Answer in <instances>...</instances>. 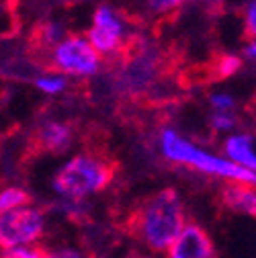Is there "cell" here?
I'll use <instances>...</instances> for the list:
<instances>
[{"label":"cell","instance_id":"cell-1","mask_svg":"<svg viewBox=\"0 0 256 258\" xmlns=\"http://www.w3.org/2000/svg\"><path fill=\"white\" fill-rule=\"evenodd\" d=\"M138 228L142 240L152 250H166L182 234L184 209L174 188H164L146 199L138 213Z\"/></svg>","mask_w":256,"mask_h":258},{"label":"cell","instance_id":"cell-2","mask_svg":"<svg viewBox=\"0 0 256 258\" xmlns=\"http://www.w3.org/2000/svg\"><path fill=\"white\" fill-rule=\"evenodd\" d=\"M115 174V166L99 156H76L63 166L53 180V188L63 197L80 199L103 190Z\"/></svg>","mask_w":256,"mask_h":258},{"label":"cell","instance_id":"cell-3","mask_svg":"<svg viewBox=\"0 0 256 258\" xmlns=\"http://www.w3.org/2000/svg\"><path fill=\"white\" fill-rule=\"evenodd\" d=\"M162 152L166 158H170L172 162H180V164H188L197 170L209 172V174H219L232 178L236 182L242 184H252L256 186V172L246 170L238 164H234L232 160H221L217 156L205 154L201 148L188 144L186 140L178 138L174 132H164L162 136Z\"/></svg>","mask_w":256,"mask_h":258},{"label":"cell","instance_id":"cell-4","mask_svg":"<svg viewBox=\"0 0 256 258\" xmlns=\"http://www.w3.org/2000/svg\"><path fill=\"white\" fill-rule=\"evenodd\" d=\"M53 70L74 76H90L99 70V51L88 39L78 35L66 37L53 49Z\"/></svg>","mask_w":256,"mask_h":258},{"label":"cell","instance_id":"cell-5","mask_svg":"<svg viewBox=\"0 0 256 258\" xmlns=\"http://www.w3.org/2000/svg\"><path fill=\"white\" fill-rule=\"evenodd\" d=\"M43 217L37 209H15L3 213L0 221V244L3 248H17L41 236Z\"/></svg>","mask_w":256,"mask_h":258},{"label":"cell","instance_id":"cell-6","mask_svg":"<svg viewBox=\"0 0 256 258\" xmlns=\"http://www.w3.org/2000/svg\"><path fill=\"white\" fill-rule=\"evenodd\" d=\"M123 37V25L113 9L99 7L92 17V27L88 31V41L99 53H111L119 47Z\"/></svg>","mask_w":256,"mask_h":258},{"label":"cell","instance_id":"cell-7","mask_svg":"<svg viewBox=\"0 0 256 258\" xmlns=\"http://www.w3.org/2000/svg\"><path fill=\"white\" fill-rule=\"evenodd\" d=\"M170 258H213V242L197 223H188L170 246Z\"/></svg>","mask_w":256,"mask_h":258},{"label":"cell","instance_id":"cell-8","mask_svg":"<svg viewBox=\"0 0 256 258\" xmlns=\"http://www.w3.org/2000/svg\"><path fill=\"white\" fill-rule=\"evenodd\" d=\"M33 142H35V148H37V150L57 154V152H63V150L70 146L72 134H70L68 125L49 121V123H45V125H41V127L37 129Z\"/></svg>","mask_w":256,"mask_h":258},{"label":"cell","instance_id":"cell-9","mask_svg":"<svg viewBox=\"0 0 256 258\" xmlns=\"http://www.w3.org/2000/svg\"><path fill=\"white\" fill-rule=\"evenodd\" d=\"M221 199L230 209L256 217V192L250 190L248 186L238 184V182H230V184L223 186Z\"/></svg>","mask_w":256,"mask_h":258},{"label":"cell","instance_id":"cell-10","mask_svg":"<svg viewBox=\"0 0 256 258\" xmlns=\"http://www.w3.org/2000/svg\"><path fill=\"white\" fill-rule=\"evenodd\" d=\"M226 154L234 164L256 172V154L252 150V140L248 136H232L226 142Z\"/></svg>","mask_w":256,"mask_h":258},{"label":"cell","instance_id":"cell-11","mask_svg":"<svg viewBox=\"0 0 256 258\" xmlns=\"http://www.w3.org/2000/svg\"><path fill=\"white\" fill-rule=\"evenodd\" d=\"M33 43L39 47V49H55L59 43H61V29L53 23H43L35 29L33 33Z\"/></svg>","mask_w":256,"mask_h":258},{"label":"cell","instance_id":"cell-12","mask_svg":"<svg viewBox=\"0 0 256 258\" xmlns=\"http://www.w3.org/2000/svg\"><path fill=\"white\" fill-rule=\"evenodd\" d=\"M29 201H31V197L27 195L25 190H21V188H7L3 195H0V211H3V213L15 211V209L27 205Z\"/></svg>","mask_w":256,"mask_h":258},{"label":"cell","instance_id":"cell-13","mask_svg":"<svg viewBox=\"0 0 256 258\" xmlns=\"http://www.w3.org/2000/svg\"><path fill=\"white\" fill-rule=\"evenodd\" d=\"M238 68H240V59L236 55H221V57H217V61L209 70L213 72V78L221 80V78H228L234 72H238Z\"/></svg>","mask_w":256,"mask_h":258},{"label":"cell","instance_id":"cell-14","mask_svg":"<svg viewBox=\"0 0 256 258\" xmlns=\"http://www.w3.org/2000/svg\"><path fill=\"white\" fill-rule=\"evenodd\" d=\"M45 250L39 248V246H33V248H7L3 252V258H45Z\"/></svg>","mask_w":256,"mask_h":258},{"label":"cell","instance_id":"cell-15","mask_svg":"<svg viewBox=\"0 0 256 258\" xmlns=\"http://www.w3.org/2000/svg\"><path fill=\"white\" fill-rule=\"evenodd\" d=\"M63 86H66V80H63L61 76H45V78H39L37 80V88H41L43 92H59Z\"/></svg>","mask_w":256,"mask_h":258},{"label":"cell","instance_id":"cell-16","mask_svg":"<svg viewBox=\"0 0 256 258\" xmlns=\"http://www.w3.org/2000/svg\"><path fill=\"white\" fill-rule=\"evenodd\" d=\"M184 0H148V5L156 11V13H170L176 11Z\"/></svg>","mask_w":256,"mask_h":258},{"label":"cell","instance_id":"cell-17","mask_svg":"<svg viewBox=\"0 0 256 258\" xmlns=\"http://www.w3.org/2000/svg\"><path fill=\"white\" fill-rule=\"evenodd\" d=\"M246 37L256 39V0H250L246 9Z\"/></svg>","mask_w":256,"mask_h":258},{"label":"cell","instance_id":"cell-18","mask_svg":"<svg viewBox=\"0 0 256 258\" xmlns=\"http://www.w3.org/2000/svg\"><path fill=\"white\" fill-rule=\"evenodd\" d=\"M211 107L217 111V113H226L234 107V101L230 99L228 94H213L211 96Z\"/></svg>","mask_w":256,"mask_h":258},{"label":"cell","instance_id":"cell-19","mask_svg":"<svg viewBox=\"0 0 256 258\" xmlns=\"http://www.w3.org/2000/svg\"><path fill=\"white\" fill-rule=\"evenodd\" d=\"M211 125H213L215 129H230V127L234 125V119H232L228 113H215V115L211 117Z\"/></svg>","mask_w":256,"mask_h":258},{"label":"cell","instance_id":"cell-20","mask_svg":"<svg viewBox=\"0 0 256 258\" xmlns=\"http://www.w3.org/2000/svg\"><path fill=\"white\" fill-rule=\"evenodd\" d=\"M45 258H82V256L76 250H57V252L45 254Z\"/></svg>","mask_w":256,"mask_h":258},{"label":"cell","instance_id":"cell-21","mask_svg":"<svg viewBox=\"0 0 256 258\" xmlns=\"http://www.w3.org/2000/svg\"><path fill=\"white\" fill-rule=\"evenodd\" d=\"M246 55H248V57H252V59H256V41H254V43H250V45L246 47Z\"/></svg>","mask_w":256,"mask_h":258},{"label":"cell","instance_id":"cell-22","mask_svg":"<svg viewBox=\"0 0 256 258\" xmlns=\"http://www.w3.org/2000/svg\"><path fill=\"white\" fill-rule=\"evenodd\" d=\"M127 258H148V256H142V254H138V252H132V254L127 256Z\"/></svg>","mask_w":256,"mask_h":258},{"label":"cell","instance_id":"cell-23","mask_svg":"<svg viewBox=\"0 0 256 258\" xmlns=\"http://www.w3.org/2000/svg\"><path fill=\"white\" fill-rule=\"evenodd\" d=\"M201 3H209V5H213V3H219V0H201Z\"/></svg>","mask_w":256,"mask_h":258}]
</instances>
